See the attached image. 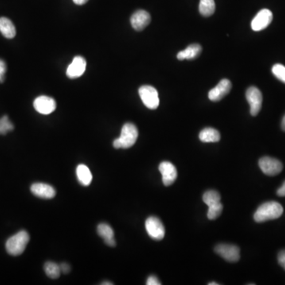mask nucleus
<instances>
[{
    "instance_id": "f257e3e1",
    "label": "nucleus",
    "mask_w": 285,
    "mask_h": 285,
    "mask_svg": "<svg viewBox=\"0 0 285 285\" xmlns=\"http://www.w3.org/2000/svg\"><path fill=\"white\" fill-rule=\"evenodd\" d=\"M284 208L282 204L276 201H269L258 207L254 219L257 223H263L278 219L282 216Z\"/></svg>"
},
{
    "instance_id": "f03ea898",
    "label": "nucleus",
    "mask_w": 285,
    "mask_h": 285,
    "mask_svg": "<svg viewBox=\"0 0 285 285\" xmlns=\"http://www.w3.org/2000/svg\"><path fill=\"white\" fill-rule=\"evenodd\" d=\"M138 135L139 133L135 125L132 123L125 124L122 128L121 137L114 141L113 145L116 149L130 148L137 142Z\"/></svg>"
},
{
    "instance_id": "7ed1b4c3",
    "label": "nucleus",
    "mask_w": 285,
    "mask_h": 285,
    "mask_svg": "<svg viewBox=\"0 0 285 285\" xmlns=\"http://www.w3.org/2000/svg\"><path fill=\"white\" fill-rule=\"evenodd\" d=\"M29 242V235L27 231H20L8 239L6 243V250L12 256H18L25 251Z\"/></svg>"
},
{
    "instance_id": "20e7f679",
    "label": "nucleus",
    "mask_w": 285,
    "mask_h": 285,
    "mask_svg": "<svg viewBox=\"0 0 285 285\" xmlns=\"http://www.w3.org/2000/svg\"><path fill=\"white\" fill-rule=\"evenodd\" d=\"M139 95L144 106L150 110H155L159 106V98L156 89L151 86H142Z\"/></svg>"
},
{
    "instance_id": "39448f33",
    "label": "nucleus",
    "mask_w": 285,
    "mask_h": 285,
    "mask_svg": "<svg viewBox=\"0 0 285 285\" xmlns=\"http://www.w3.org/2000/svg\"><path fill=\"white\" fill-rule=\"evenodd\" d=\"M146 232L151 239L162 240L165 236V228L158 218L150 216L145 222Z\"/></svg>"
},
{
    "instance_id": "423d86ee",
    "label": "nucleus",
    "mask_w": 285,
    "mask_h": 285,
    "mask_svg": "<svg viewBox=\"0 0 285 285\" xmlns=\"http://www.w3.org/2000/svg\"><path fill=\"white\" fill-rule=\"evenodd\" d=\"M259 166L265 174L269 176H275L279 174L283 170V165L280 160L271 157H263L260 158Z\"/></svg>"
},
{
    "instance_id": "0eeeda50",
    "label": "nucleus",
    "mask_w": 285,
    "mask_h": 285,
    "mask_svg": "<svg viewBox=\"0 0 285 285\" xmlns=\"http://www.w3.org/2000/svg\"><path fill=\"white\" fill-rule=\"evenodd\" d=\"M215 252L227 262H237L240 258V249L235 245H217L215 247Z\"/></svg>"
},
{
    "instance_id": "6e6552de",
    "label": "nucleus",
    "mask_w": 285,
    "mask_h": 285,
    "mask_svg": "<svg viewBox=\"0 0 285 285\" xmlns=\"http://www.w3.org/2000/svg\"><path fill=\"white\" fill-rule=\"evenodd\" d=\"M247 100L251 106V114L254 117L260 112L262 106V94L259 89L255 87L248 88L246 93Z\"/></svg>"
},
{
    "instance_id": "1a4fd4ad",
    "label": "nucleus",
    "mask_w": 285,
    "mask_h": 285,
    "mask_svg": "<svg viewBox=\"0 0 285 285\" xmlns=\"http://www.w3.org/2000/svg\"><path fill=\"white\" fill-rule=\"evenodd\" d=\"M33 107L39 114L48 115L54 112L56 109V102L54 99L48 96L37 97L33 102Z\"/></svg>"
},
{
    "instance_id": "9d476101",
    "label": "nucleus",
    "mask_w": 285,
    "mask_h": 285,
    "mask_svg": "<svg viewBox=\"0 0 285 285\" xmlns=\"http://www.w3.org/2000/svg\"><path fill=\"white\" fill-rule=\"evenodd\" d=\"M273 21V13L268 9H263L258 12L251 22L253 30L261 31L268 27Z\"/></svg>"
},
{
    "instance_id": "9b49d317",
    "label": "nucleus",
    "mask_w": 285,
    "mask_h": 285,
    "mask_svg": "<svg viewBox=\"0 0 285 285\" xmlns=\"http://www.w3.org/2000/svg\"><path fill=\"white\" fill-rule=\"evenodd\" d=\"M231 89V83L230 80L227 79H222L216 87H214L208 92V99L212 102L221 100L226 95L229 94Z\"/></svg>"
},
{
    "instance_id": "f8f14e48",
    "label": "nucleus",
    "mask_w": 285,
    "mask_h": 285,
    "mask_svg": "<svg viewBox=\"0 0 285 285\" xmlns=\"http://www.w3.org/2000/svg\"><path fill=\"white\" fill-rule=\"evenodd\" d=\"M87 68V61L82 56H75L67 69V76L70 79H76L83 75Z\"/></svg>"
},
{
    "instance_id": "ddd939ff",
    "label": "nucleus",
    "mask_w": 285,
    "mask_h": 285,
    "mask_svg": "<svg viewBox=\"0 0 285 285\" xmlns=\"http://www.w3.org/2000/svg\"><path fill=\"white\" fill-rule=\"evenodd\" d=\"M158 169L162 173V182L166 186L171 185L177 179V170L171 162H166V161L161 162Z\"/></svg>"
},
{
    "instance_id": "4468645a",
    "label": "nucleus",
    "mask_w": 285,
    "mask_h": 285,
    "mask_svg": "<svg viewBox=\"0 0 285 285\" xmlns=\"http://www.w3.org/2000/svg\"><path fill=\"white\" fill-rule=\"evenodd\" d=\"M150 16L146 10H139L136 11L131 17V24L136 30L141 31L149 25Z\"/></svg>"
},
{
    "instance_id": "2eb2a0df",
    "label": "nucleus",
    "mask_w": 285,
    "mask_h": 285,
    "mask_svg": "<svg viewBox=\"0 0 285 285\" xmlns=\"http://www.w3.org/2000/svg\"><path fill=\"white\" fill-rule=\"evenodd\" d=\"M30 190L36 197L42 199H52L56 196V189L52 185L45 183H34L31 185Z\"/></svg>"
},
{
    "instance_id": "dca6fc26",
    "label": "nucleus",
    "mask_w": 285,
    "mask_h": 285,
    "mask_svg": "<svg viewBox=\"0 0 285 285\" xmlns=\"http://www.w3.org/2000/svg\"><path fill=\"white\" fill-rule=\"evenodd\" d=\"M98 233L99 236L104 239L105 243L110 247H115L114 231L113 228L107 224H100L98 226Z\"/></svg>"
},
{
    "instance_id": "f3484780",
    "label": "nucleus",
    "mask_w": 285,
    "mask_h": 285,
    "mask_svg": "<svg viewBox=\"0 0 285 285\" xmlns=\"http://www.w3.org/2000/svg\"><path fill=\"white\" fill-rule=\"evenodd\" d=\"M202 51V48L200 44H191L185 48V50L178 52L177 57L178 60H193L197 57Z\"/></svg>"
},
{
    "instance_id": "a211bd4d",
    "label": "nucleus",
    "mask_w": 285,
    "mask_h": 285,
    "mask_svg": "<svg viewBox=\"0 0 285 285\" xmlns=\"http://www.w3.org/2000/svg\"><path fill=\"white\" fill-rule=\"evenodd\" d=\"M0 32L6 38H14L16 35V29L14 24L6 17H0Z\"/></svg>"
},
{
    "instance_id": "6ab92c4d",
    "label": "nucleus",
    "mask_w": 285,
    "mask_h": 285,
    "mask_svg": "<svg viewBox=\"0 0 285 285\" xmlns=\"http://www.w3.org/2000/svg\"><path fill=\"white\" fill-rule=\"evenodd\" d=\"M76 174H77L78 180L82 185L84 186L91 185L93 178L92 173L86 165H83V164L79 165L76 169Z\"/></svg>"
},
{
    "instance_id": "aec40b11",
    "label": "nucleus",
    "mask_w": 285,
    "mask_h": 285,
    "mask_svg": "<svg viewBox=\"0 0 285 285\" xmlns=\"http://www.w3.org/2000/svg\"><path fill=\"white\" fill-rule=\"evenodd\" d=\"M199 138L204 142H216L220 141V134L216 129L206 128L200 132Z\"/></svg>"
},
{
    "instance_id": "412c9836",
    "label": "nucleus",
    "mask_w": 285,
    "mask_h": 285,
    "mask_svg": "<svg viewBox=\"0 0 285 285\" xmlns=\"http://www.w3.org/2000/svg\"><path fill=\"white\" fill-rule=\"evenodd\" d=\"M216 10V3L214 0H200L199 11L204 17H209Z\"/></svg>"
},
{
    "instance_id": "4be33fe9",
    "label": "nucleus",
    "mask_w": 285,
    "mask_h": 285,
    "mask_svg": "<svg viewBox=\"0 0 285 285\" xmlns=\"http://www.w3.org/2000/svg\"><path fill=\"white\" fill-rule=\"evenodd\" d=\"M44 270L48 278H52V279H56L60 277L61 274L60 265H57L55 262H46L44 264Z\"/></svg>"
},
{
    "instance_id": "5701e85b",
    "label": "nucleus",
    "mask_w": 285,
    "mask_h": 285,
    "mask_svg": "<svg viewBox=\"0 0 285 285\" xmlns=\"http://www.w3.org/2000/svg\"><path fill=\"white\" fill-rule=\"evenodd\" d=\"M220 200H221V197H220V193L215 190L207 191L203 195V200L208 206L220 202Z\"/></svg>"
},
{
    "instance_id": "b1692460",
    "label": "nucleus",
    "mask_w": 285,
    "mask_h": 285,
    "mask_svg": "<svg viewBox=\"0 0 285 285\" xmlns=\"http://www.w3.org/2000/svg\"><path fill=\"white\" fill-rule=\"evenodd\" d=\"M222 211H223V204H221V202H218L208 206V219L209 220H216L221 215Z\"/></svg>"
},
{
    "instance_id": "393cba45",
    "label": "nucleus",
    "mask_w": 285,
    "mask_h": 285,
    "mask_svg": "<svg viewBox=\"0 0 285 285\" xmlns=\"http://www.w3.org/2000/svg\"><path fill=\"white\" fill-rule=\"evenodd\" d=\"M14 129L13 124L10 122L7 116H3L0 118V135H6V133Z\"/></svg>"
},
{
    "instance_id": "a878e982",
    "label": "nucleus",
    "mask_w": 285,
    "mask_h": 285,
    "mask_svg": "<svg viewBox=\"0 0 285 285\" xmlns=\"http://www.w3.org/2000/svg\"><path fill=\"white\" fill-rule=\"evenodd\" d=\"M273 74L278 78L279 80L285 83V67L282 64H277L272 68Z\"/></svg>"
},
{
    "instance_id": "bb28decb",
    "label": "nucleus",
    "mask_w": 285,
    "mask_h": 285,
    "mask_svg": "<svg viewBox=\"0 0 285 285\" xmlns=\"http://www.w3.org/2000/svg\"><path fill=\"white\" fill-rule=\"evenodd\" d=\"M6 71V63L3 60L0 59V83H2L4 81V78H5V73Z\"/></svg>"
},
{
    "instance_id": "cd10ccee",
    "label": "nucleus",
    "mask_w": 285,
    "mask_h": 285,
    "mask_svg": "<svg viewBox=\"0 0 285 285\" xmlns=\"http://www.w3.org/2000/svg\"><path fill=\"white\" fill-rule=\"evenodd\" d=\"M278 263L285 270V250L280 251L278 257Z\"/></svg>"
},
{
    "instance_id": "c85d7f7f",
    "label": "nucleus",
    "mask_w": 285,
    "mask_h": 285,
    "mask_svg": "<svg viewBox=\"0 0 285 285\" xmlns=\"http://www.w3.org/2000/svg\"><path fill=\"white\" fill-rule=\"evenodd\" d=\"M146 285H160L159 281L155 276H150L147 280H146Z\"/></svg>"
},
{
    "instance_id": "c756f323",
    "label": "nucleus",
    "mask_w": 285,
    "mask_h": 285,
    "mask_svg": "<svg viewBox=\"0 0 285 285\" xmlns=\"http://www.w3.org/2000/svg\"><path fill=\"white\" fill-rule=\"evenodd\" d=\"M60 268L61 273L64 274H68L70 270H71V267H70L68 263H65V262L60 265Z\"/></svg>"
},
{
    "instance_id": "7c9ffc66",
    "label": "nucleus",
    "mask_w": 285,
    "mask_h": 285,
    "mask_svg": "<svg viewBox=\"0 0 285 285\" xmlns=\"http://www.w3.org/2000/svg\"><path fill=\"white\" fill-rule=\"evenodd\" d=\"M277 194L279 197H285V181H284L283 185L280 187L277 191Z\"/></svg>"
},
{
    "instance_id": "2f4dec72",
    "label": "nucleus",
    "mask_w": 285,
    "mask_h": 285,
    "mask_svg": "<svg viewBox=\"0 0 285 285\" xmlns=\"http://www.w3.org/2000/svg\"><path fill=\"white\" fill-rule=\"evenodd\" d=\"M73 2L77 5H83V4L87 3L88 0H73Z\"/></svg>"
},
{
    "instance_id": "473e14b6",
    "label": "nucleus",
    "mask_w": 285,
    "mask_h": 285,
    "mask_svg": "<svg viewBox=\"0 0 285 285\" xmlns=\"http://www.w3.org/2000/svg\"><path fill=\"white\" fill-rule=\"evenodd\" d=\"M282 128L284 131L285 132V115L284 116L283 119H282Z\"/></svg>"
},
{
    "instance_id": "72a5a7b5",
    "label": "nucleus",
    "mask_w": 285,
    "mask_h": 285,
    "mask_svg": "<svg viewBox=\"0 0 285 285\" xmlns=\"http://www.w3.org/2000/svg\"><path fill=\"white\" fill-rule=\"evenodd\" d=\"M102 285H112L113 283H109L108 282H105L104 283H102Z\"/></svg>"
},
{
    "instance_id": "f704fd0d",
    "label": "nucleus",
    "mask_w": 285,
    "mask_h": 285,
    "mask_svg": "<svg viewBox=\"0 0 285 285\" xmlns=\"http://www.w3.org/2000/svg\"><path fill=\"white\" fill-rule=\"evenodd\" d=\"M219 284L216 283V282H214V283H208V285H218Z\"/></svg>"
}]
</instances>
